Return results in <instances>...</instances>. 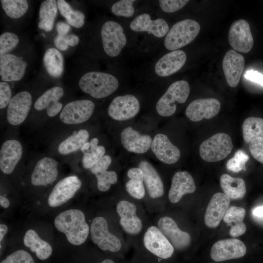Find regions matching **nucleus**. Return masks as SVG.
Wrapping results in <instances>:
<instances>
[{
	"instance_id": "nucleus-1",
	"label": "nucleus",
	"mask_w": 263,
	"mask_h": 263,
	"mask_svg": "<svg viewBox=\"0 0 263 263\" xmlns=\"http://www.w3.org/2000/svg\"><path fill=\"white\" fill-rule=\"evenodd\" d=\"M54 224L58 231L65 234L68 241L75 245L83 244L90 230L84 213L77 209L61 212L55 218Z\"/></svg>"
},
{
	"instance_id": "nucleus-2",
	"label": "nucleus",
	"mask_w": 263,
	"mask_h": 263,
	"mask_svg": "<svg viewBox=\"0 0 263 263\" xmlns=\"http://www.w3.org/2000/svg\"><path fill=\"white\" fill-rule=\"evenodd\" d=\"M79 87L92 97L100 99L115 92L119 83L114 75L106 73L92 71L84 74L80 78Z\"/></svg>"
},
{
	"instance_id": "nucleus-3",
	"label": "nucleus",
	"mask_w": 263,
	"mask_h": 263,
	"mask_svg": "<svg viewBox=\"0 0 263 263\" xmlns=\"http://www.w3.org/2000/svg\"><path fill=\"white\" fill-rule=\"evenodd\" d=\"M200 31L197 21L186 19L175 23L164 39L165 48L170 51L179 50L194 40Z\"/></svg>"
},
{
	"instance_id": "nucleus-4",
	"label": "nucleus",
	"mask_w": 263,
	"mask_h": 263,
	"mask_svg": "<svg viewBox=\"0 0 263 263\" xmlns=\"http://www.w3.org/2000/svg\"><path fill=\"white\" fill-rule=\"evenodd\" d=\"M190 93L188 82L184 80L171 84L156 104L157 113L161 116L169 117L176 112L177 103H184Z\"/></svg>"
},
{
	"instance_id": "nucleus-5",
	"label": "nucleus",
	"mask_w": 263,
	"mask_h": 263,
	"mask_svg": "<svg viewBox=\"0 0 263 263\" xmlns=\"http://www.w3.org/2000/svg\"><path fill=\"white\" fill-rule=\"evenodd\" d=\"M233 147L232 140L228 134L218 133L201 144L199 153L205 161L218 162L226 157L231 152Z\"/></svg>"
},
{
	"instance_id": "nucleus-6",
	"label": "nucleus",
	"mask_w": 263,
	"mask_h": 263,
	"mask_svg": "<svg viewBox=\"0 0 263 263\" xmlns=\"http://www.w3.org/2000/svg\"><path fill=\"white\" fill-rule=\"evenodd\" d=\"M102 46L106 54L111 57L118 56L127 43V38L122 26L113 20L106 21L101 29Z\"/></svg>"
},
{
	"instance_id": "nucleus-7",
	"label": "nucleus",
	"mask_w": 263,
	"mask_h": 263,
	"mask_svg": "<svg viewBox=\"0 0 263 263\" xmlns=\"http://www.w3.org/2000/svg\"><path fill=\"white\" fill-rule=\"evenodd\" d=\"M108 225L104 217L94 218L90 228L92 241L103 250L117 252L121 247V242L118 237L109 232Z\"/></svg>"
},
{
	"instance_id": "nucleus-8",
	"label": "nucleus",
	"mask_w": 263,
	"mask_h": 263,
	"mask_svg": "<svg viewBox=\"0 0 263 263\" xmlns=\"http://www.w3.org/2000/svg\"><path fill=\"white\" fill-rule=\"evenodd\" d=\"M140 109V102L133 94H127L114 98L108 109L109 116L114 120L123 121L135 117Z\"/></svg>"
},
{
	"instance_id": "nucleus-9",
	"label": "nucleus",
	"mask_w": 263,
	"mask_h": 263,
	"mask_svg": "<svg viewBox=\"0 0 263 263\" xmlns=\"http://www.w3.org/2000/svg\"><path fill=\"white\" fill-rule=\"evenodd\" d=\"M95 108L94 103L88 99L73 101L67 104L59 115L60 120L69 125L85 122L92 115Z\"/></svg>"
},
{
	"instance_id": "nucleus-10",
	"label": "nucleus",
	"mask_w": 263,
	"mask_h": 263,
	"mask_svg": "<svg viewBox=\"0 0 263 263\" xmlns=\"http://www.w3.org/2000/svg\"><path fill=\"white\" fill-rule=\"evenodd\" d=\"M228 41L234 50L246 53L251 50L254 41L247 21L240 19L232 23L228 32Z\"/></svg>"
},
{
	"instance_id": "nucleus-11",
	"label": "nucleus",
	"mask_w": 263,
	"mask_h": 263,
	"mask_svg": "<svg viewBox=\"0 0 263 263\" xmlns=\"http://www.w3.org/2000/svg\"><path fill=\"white\" fill-rule=\"evenodd\" d=\"M143 243L148 250L161 259L170 258L174 252L173 245L155 226L148 228L144 236Z\"/></svg>"
},
{
	"instance_id": "nucleus-12",
	"label": "nucleus",
	"mask_w": 263,
	"mask_h": 263,
	"mask_svg": "<svg viewBox=\"0 0 263 263\" xmlns=\"http://www.w3.org/2000/svg\"><path fill=\"white\" fill-rule=\"evenodd\" d=\"M81 182L76 176L65 177L60 180L50 193L48 203L53 207H59L68 202L80 188Z\"/></svg>"
},
{
	"instance_id": "nucleus-13",
	"label": "nucleus",
	"mask_w": 263,
	"mask_h": 263,
	"mask_svg": "<svg viewBox=\"0 0 263 263\" xmlns=\"http://www.w3.org/2000/svg\"><path fill=\"white\" fill-rule=\"evenodd\" d=\"M246 248L243 242L237 239H227L219 241L212 246L210 257L216 262H221L243 257Z\"/></svg>"
},
{
	"instance_id": "nucleus-14",
	"label": "nucleus",
	"mask_w": 263,
	"mask_h": 263,
	"mask_svg": "<svg viewBox=\"0 0 263 263\" xmlns=\"http://www.w3.org/2000/svg\"><path fill=\"white\" fill-rule=\"evenodd\" d=\"M32 102L31 94L22 91L14 96L10 101L6 112L8 123L14 126L19 125L26 118Z\"/></svg>"
},
{
	"instance_id": "nucleus-15",
	"label": "nucleus",
	"mask_w": 263,
	"mask_h": 263,
	"mask_svg": "<svg viewBox=\"0 0 263 263\" xmlns=\"http://www.w3.org/2000/svg\"><path fill=\"white\" fill-rule=\"evenodd\" d=\"M221 104L214 98L195 99L191 102L186 110L187 117L193 122H198L204 118L209 119L219 112Z\"/></svg>"
},
{
	"instance_id": "nucleus-16",
	"label": "nucleus",
	"mask_w": 263,
	"mask_h": 263,
	"mask_svg": "<svg viewBox=\"0 0 263 263\" xmlns=\"http://www.w3.org/2000/svg\"><path fill=\"white\" fill-rule=\"evenodd\" d=\"M130 29L136 32H147L155 37H165L169 31L167 22L162 18L152 19L147 13L141 14L136 17L130 24Z\"/></svg>"
},
{
	"instance_id": "nucleus-17",
	"label": "nucleus",
	"mask_w": 263,
	"mask_h": 263,
	"mask_svg": "<svg viewBox=\"0 0 263 263\" xmlns=\"http://www.w3.org/2000/svg\"><path fill=\"white\" fill-rule=\"evenodd\" d=\"M150 148L156 157L166 164L175 163L181 156L179 149L163 133H159L154 136Z\"/></svg>"
},
{
	"instance_id": "nucleus-18",
	"label": "nucleus",
	"mask_w": 263,
	"mask_h": 263,
	"mask_svg": "<svg viewBox=\"0 0 263 263\" xmlns=\"http://www.w3.org/2000/svg\"><path fill=\"white\" fill-rule=\"evenodd\" d=\"M158 226L175 248L184 249L190 244L191 238L189 234L181 230L171 218L168 216L161 217L158 222Z\"/></svg>"
},
{
	"instance_id": "nucleus-19",
	"label": "nucleus",
	"mask_w": 263,
	"mask_h": 263,
	"mask_svg": "<svg viewBox=\"0 0 263 263\" xmlns=\"http://www.w3.org/2000/svg\"><path fill=\"white\" fill-rule=\"evenodd\" d=\"M152 138L148 134H142L131 127L123 129L120 133L122 146L128 151L136 154L146 152L151 147Z\"/></svg>"
},
{
	"instance_id": "nucleus-20",
	"label": "nucleus",
	"mask_w": 263,
	"mask_h": 263,
	"mask_svg": "<svg viewBox=\"0 0 263 263\" xmlns=\"http://www.w3.org/2000/svg\"><path fill=\"white\" fill-rule=\"evenodd\" d=\"M244 65V56L236 51L230 49L225 53L222 66L226 82L229 86L234 88L237 86Z\"/></svg>"
},
{
	"instance_id": "nucleus-21",
	"label": "nucleus",
	"mask_w": 263,
	"mask_h": 263,
	"mask_svg": "<svg viewBox=\"0 0 263 263\" xmlns=\"http://www.w3.org/2000/svg\"><path fill=\"white\" fill-rule=\"evenodd\" d=\"M230 198L225 193H216L211 198L205 215L206 225L210 228L218 226L230 205Z\"/></svg>"
},
{
	"instance_id": "nucleus-22",
	"label": "nucleus",
	"mask_w": 263,
	"mask_h": 263,
	"mask_svg": "<svg viewBox=\"0 0 263 263\" xmlns=\"http://www.w3.org/2000/svg\"><path fill=\"white\" fill-rule=\"evenodd\" d=\"M27 63L19 57L7 54L0 59V75L4 82L19 81L24 76Z\"/></svg>"
},
{
	"instance_id": "nucleus-23",
	"label": "nucleus",
	"mask_w": 263,
	"mask_h": 263,
	"mask_svg": "<svg viewBox=\"0 0 263 263\" xmlns=\"http://www.w3.org/2000/svg\"><path fill=\"white\" fill-rule=\"evenodd\" d=\"M187 60L186 53L177 50L168 53L156 62L154 66L155 74L160 77H167L179 71Z\"/></svg>"
},
{
	"instance_id": "nucleus-24",
	"label": "nucleus",
	"mask_w": 263,
	"mask_h": 263,
	"mask_svg": "<svg viewBox=\"0 0 263 263\" xmlns=\"http://www.w3.org/2000/svg\"><path fill=\"white\" fill-rule=\"evenodd\" d=\"M116 210L120 217V224L123 230L130 234H138L142 230V223L136 214V206L129 201L118 202Z\"/></svg>"
},
{
	"instance_id": "nucleus-25",
	"label": "nucleus",
	"mask_w": 263,
	"mask_h": 263,
	"mask_svg": "<svg viewBox=\"0 0 263 263\" xmlns=\"http://www.w3.org/2000/svg\"><path fill=\"white\" fill-rule=\"evenodd\" d=\"M58 162L45 157L37 163L31 175V183L36 186H46L54 182L58 175Z\"/></svg>"
},
{
	"instance_id": "nucleus-26",
	"label": "nucleus",
	"mask_w": 263,
	"mask_h": 263,
	"mask_svg": "<svg viewBox=\"0 0 263 263\" xmlns=\"http://www.w3.org/2000/svg\"><path fill=\"white\" fill-rule=\"evenodd\" d=\"M22 154L20 143L14 139L8 140L2 145L0 150V168L5 174L11 173Z\"/></svg>"
},
{
	"instance_id": "nucleus-27",
	"label": "nucleus",
	"mask_w": 263,
	"mask_h": 263,
	"mask_svg": "<svg viewBox=\"0 0 263 263\" xmlns=\"http://www.w3.org/2000/svg\"><path fill=\"white\" fill-rule=\"evenodd\" d=\"M196 186L192 176L186 171H178L173 176L169 192V199L172 203H178L188 193H192Z\"/></svg>"
},
{
	"instance_id": "nucleus-28",
	"label": "nucleus",
	"mask_w": 263,
	"mask_h": 263,
	"mask_svg": "<svg viewBox=\"0 0 263 263\" xmlns=\"http://www.w3.org/2000/svg\"><path fill=\"white\" fill-rule=\"evenodd\" d=\"M64 94L63 89L56 86L45 92L36 101L35 108L38 111L46 110L47 114L50 117L57 114L62 108V104L58 100Z\"/></svg>"
},
{
	"instance_id": "nucleus-29",
	"label": "nucleus",
	"mask_w": 263,
	"mask_h": 263,
	"mask_svg": "<svg viewBox=\"0 0 263 263\" xmlns=\"http://www.w3.org/2000/svg\"><path fill=\"white\" fill-rule=\"evenodd\" d=\"M144 174V182L150 197L156 199L164 194V185L158 172L151 163L146 160L139 163Z\"/></svg>"
},
{
	"instance_id": "nucleus-30",
	"label": "nucleus",
	"mask_w": 263,
	"mask_h": 263,
	"mask_svg": "<svg viewBox=\"0 0 263 263\" xmlns=\"http://www.w3.org/2000/svg\"><path fill=\"white\" fill-rule=\"evenodd\" d=\"M245 215V210L239 207H231L226 211L223 220L230 226L229 234L231 237H238L246 231V225L244 223Z\"/></svg>"
},
{
	"instance_id": "nucleus-31",
	"label": "nucleus",
	"mask_w": 263,
	"mask_h": 263,
	"mask_svg": "<svg viewBox=\"0 0 263 263\" xmlns=\"http://www.w3.org/2000/svg\"><path fill=\"white\" fill-rule=\"evenodd\" d=\"M23 241L24 245L30 248L31 251L35 252L40 260H46L52 254V247L51 245L41 239L33 229H29L26 232Z\"/></svg>"
},
{
	"instance_id": "nucleus-32",
	"label": "nucleus",
	"mask_w": 263,
	"mask_h": 263,
	"mask_svg": "<svg viewBox=\"0 0 263 263\" xmlns=\"http://www.w3.org/2000/svg\"><path fill=\"white\" fill-rule=\"evenodd\" d=\"M220 185L224 193L230 199H241L245 195V182L241 178L232 177L224 174L220 177Z\"/></svg>"
},
{
	"instance_id": "nucleus-33",
	"label": "nucleus",
	"mask_w": 263,
	"mask_h": 263,
	"mask_svg": "<svg viewBox=\"0 0 263 263\" xmlns=\"http://www.w3.org/2000/svg\"><path fill=\"white\" fill-rule=\"evenodd\" d=\"M57 1L55 0L43 1L39 11L38 27L46 32L50 31L53 27L55 19L57 13Z\"/></svg>"
},
{
	"instance_id": "nucleus-34",
	"label": "nucleus",
	"mask_w": 263,
	"mask_h": 263,
	"mask_svg": "<svg viewBox=\"0 0 263 263\" xmlns=\"http://www.w3.org/2000/svg\"><path fill=\"white\" fill-rule=\"evenodd\" d=\"M43 62L47 73L54 77L60 76L63 72V58L60 52L55 48L45 52Z\"/></svg>"
},
{
	"instance_id": "nucleus-35",
	"label": "nucleus",
	"mask_w": 263,
	"mask_h": 263,
	"mask_svg": "<svg viewBox=\"0 0 263 263\" xmlns=\"http://www.w3.org/2000/svg\"><path fill=\"white\" fill-rule=\"evenodd\" d=\"M89 138V133L85 129H81L64 141L58 146V151L63 155L68 154L81 149L87 142Z\"/></svg>"
},
{
	"instance_id": "nucleus-36",
	"label": "nucleus",
	"mask_w": 263,
	"mask_h": 263,
	"mask_svg": "<svg viewBox=\"0 0 263 263\" xmlns=\"http://www.w3.org/2000/svg\"><path fill=\"white\" fill-rule=\"evenodd\" d=\"M244 141L249 143L257 137H263V119L250 117L244 120L242 125Z\"/></svg>"
},
{
	"instance_id": "nucleus-37",
	"label": "nucleus",
	"mask_w": 263,
	"mask_h": 263,
	"mask_svg": "<svg viewBox=\"0 0 263 263\" xmlns=\"http://www.w3.org/2000/svg\"><path fill=\"white\" fill-rule=\"evenodd\" d=\"M56 1L60 14L70 25L76 28H81L84 25L85 16L82 12L72 9L65 0H58Z\"/></svg>"
},
{
	"instance_id": "nucleus-38",
	"label": "nucleus",
	"mask_w": 263,
	"mask_h": 263,
	"mask_svg": "<svg viewBox=\"0 0 263 263\" xmlns=\"http://www.w3.org/2000/svg\"><path fill=\"white\" fill-rule=\"evenodd\" d=\"M2 8L7 16L12 19H19L23 16L28 8L25 0H1Z\"/></svg>"
},
{
	"instance_id": "nucleus-39",
	"label": "nucleus",
	"mask_w": 263,
	"mask_h": 263,
	"mask_svg": "<svg viewBox=\"0 0 263 263\" xmlns=\"http://www.w3.org/2000/svg\"><path fill=\"white\" fill-rule=\"evenodd\" d=\"M134 0H121L113 4L111 11L116 16L125 18L132 17L134 14Z\"/></svg>"
},
{
	"instance_id": "nucleus-40",
	"label": "nucleus",
	"mask_w": 263,
	"mask_h": 263,
	"mask_svg": "<svg viewBox=\"0 0 263 263\" xmlns=\"http://www.w3.org/2000/svg\"><path fill=\"white\" fill-rule=\"evenodd\" d=\"M95 176L98 189L103 192L108 190L111 185L115 184L118 180L117 174L113 170H106Z\"/></svg>"
},
{
	"instance_id": "nucleus-41",
	"label": "nucleus",
	"mask_w": 263,
	"mask_h": 263,
	"mask_svg": "<svg viewBox=\"0 0 263 263\" xmlns=\"http://www.w3.org/2000/svg\"><path fill=\"white\" fill-rule=\"evenodd\" d=\"M249 159V156L243 150H239L236 152L234 156L229 159L226 165L229 170L238 172L242 170H245V163Z\"/></svg>"
},
{
	"instance_id": "nucleus-42",
	"label": "nucleus",
	"mask_w": 263,
	"mask_h": 263,
	"mask_svg": "<svg viewBox=\"0 0 263 263\" xmlns=\"http://www.w3.org/2000/svg\"><path fill=\"white\" fill-rule=\"evenodd\" d=\"M19 37L14 33L5 32L0 36V56L6 55L19 43Z\"/></svg>"
},
{
	"instance_id": "nucleus-43",
	"label": "nucleus",
	"mask_w": 263,
	"mask_h": 263,
	"mask_svg": "<svg viewBox=\"0 0 263 263\" xmlns=\"http://www.w3.org/2000/svg\"><path fill=\"white\" fill-rule=\"evenodd\" d=\"M106 150L103 146H98L96 148L84 153L82 164L84 168L91 169L104 155Z\"/></svg>"
},
{
	"instance_id": "nucleus-44",
	"label": "nucleus",
	"mask_w": 263,
	"mask_h": 263,
	"mask_svg": "<svg viewBox=\"0 0 263 263\" xmlns=\"http://www.w3.org/2000/svg\"><path fill=\"white\" fill-rule=\"evenodd\" d=\"M127 192L132 197L141 199L145 194V189L142 181L130 179L126 184Z\"/></svg>"
},
{
	"instance_id": "nucleus-45",
	"label": "nucleus",
	"mask_w": 263,
	"mask_h": 263,
	"mask_svg": "<svg viewBox=\"0 0 263 263\" xmlns=\"http://www.w3.org/2000/svg\"><path fill=\"white\" fill-rule=\"evenodd\" d=\"M0 263H35L31 256L26 251L19 250L8 256Z\"/></svg>"
},
{
	"instance_id": "nucleus-46",
	"label": "nucleus",
	"mask_w": 263,
	"mask_h": 263,
	"mask_svg": "<svg viewBox=\"0 0 263 263\" xmlns=\"http://www.w3.org/2000/svg\"><path fill=\"white\" fill-rule=\"evenodd\" d=\"M189 0H160L158 1L161 10L166 13H174L182 9Z\"/></svg>"
},
{
	"instance_id": "nucleus-47",
	"label": "nucleus",
	"mask_w": 263,
	"mask_h": 263,
	"mask_svg": "<svg viewBox=\"0 0 263 263\" xmlns=\"http://www.w3.org/2000/svg\"><path fill=\"white\" fill-rule=\"evenodd\" d=\"M249 149L252 156L263 164V137H257L251 141Z\"/></svg>"
},
{
	"instance_id": "nucleus-48",
	"label": "nucleus",
	"mask_w": 263,
	"mask_h": 263,
	"mask_svg": "<svg viewBox=\"0 0 263 263\" xmlns=\"http://www.w3.org/2000/svg\"><path fill=\"white\" fill-rule=\"evenodd\" d=\"M12 92L9 85L6 82H0V108L7 106L12 99Z\"/></svg>"
},
{
	"instance_id": "nucleus-49",
	"label": "nucleus",
	"mask_w": 263,
	"mask_h": 263,
	"mask_svg": "<svg viewBox=\"0 0 263 263\" xmlns=\"http://www.w3.org/2000/svg\"><path fill=\"white\" fill-rule=\"evenodd\" d=\"M112 159L108 155H104L91 169V171L95 175L107 170L111 164Z\"/></svg>"
},
{
	"instance_id": "nucleus-50",
	"label": "nucleus",
	"mask_w": 263,
	"mask_h": 263,
	"mask_svg": "<svg viewBox=\"0 0 263 263\" xmlns=\"http://www.w3.org/2000/svg\"><path fill=\"white\" fill-rule=\"evenodd\" d=\"M244 77L263 86V75L256 71L250 70L246 71Z\"/></svg>"
},
{
	"instance_id": "nucleus-51",
	"label": "nucleus",
	"mask_w": 263,
	"mask_h": 263,
	"mask_svg": "<svg viewBox=\"0 0 263 263\" xmlns=\"http://www.w3.org/2000/svg\"><path fill=\"white\" fill-rule=\"evenodd\" d=\"M127 175L130 179L144 181V174L140 168H132L129 169L127 172Z\"/></svg>"
},
{
	"instance_id": "nucleus-52",
	"label": "nucleus",
	"mask_w": 263,
	"mask_h": 263,
	"mask_svg": "<svg viewBox=\"0 0 263 263\" xmlns=\"http://www.w3.org/2000/svg\"><path fill=\"white\" fill-rule=\"evenodd\" d=\"M56 46L58 49L65 51L68 48V45L66 41L65 36L57 35L54 40Z\"/></svg>"
},
{
	"instance_id": "nucleus-53",
	"label": "nucleus",
	"mask_w": 263,
	"mask_h": 263,
	"mask_svg": "<svg viewBox=\"0 0 263 263\" xmlns=\"http://www.w3.org/2000/svg\"><path fill=\"white\" fill-rule=\"evenodd\" d=\"M56 29L58 35L66 36L70 31V27L67 23L64 22L60 21L57 23Z\"/></svg>"
},
{
	"instance_id": "nucleus-54",
	"label": "nucleus",
	"mask_w": 263,
	"mask_h": 263,
	"mask_svg": "<svg viewBox=\"0 0 263 263\" xmlns=\"http://www.w3.org/2000/svg\"><path fill=\"white\" fill-rule=\"evenodd\" d=\"M65 38L68 45L74 46L76 45L79 41V38L74 34L67 35Z\"/></svg>"
},
{
	"instance_id": "nucleus-55",
	"label": "nucleus",
	"mask_w": 263,
	"mask_h": 263,
	"mask_svg": "<svg viewBox=\"0 0 263 263\" xmlns=\"http://www.w3.org/2000/svg\"><path fill=\"white\" fill-rule=\"evenodd\" d=\"M252 213L256 217L263 218V206L256 207L253 209Z\"/></svg>"
},
{
	"instance_id": "nucleus-56",
	"label": "nucleus",
	"mask_w": 263,
	"mask_h": 263,
	"mask_svg": "<svg viewBox=\"0 0 263 263\" xmlns=\"http://www.w3.org/2000/svg\"><path fill=\"white\" fill-rule=\"evenodd\" d=\"M0 204L2 207L7 208L10 205V202L7 198L1 195L0 196Z\"/></svg>"
},
{
	"instance_id": "nucleus-57",
	"label": "nucleus",
	"mask_w": 263,
	"mask_h": 263,
	"mask_svg": "<svg viewBox=\"0 0 263 263\" xmlns=\"http://www.w3.org/2000/svg\"><path fill=\"white\" fill-rule=\"evenodd\" d=\"M8 231L7 226L4 224L0 225V241L1 242Z\"/></svg>"
},
{
	"instance_id": "nucleus-58",
	"label": "nucleus",
	"mask_w": 263,
	"mask_h": 263,
	"mask_svg": "<svg viewBox=\"0 0 263 263\" xmlns=\"http://www.w3.org/2000/svg\"><path fill=\"white\" fill-rule=\"evenodd\" d=\"M98 142H99V140L98 138H93L90 142V150H94L98 146Z\"/></svg>"
},
{
	"instance_id": "nucleus-59",
	"label": "nucleus",
	"mask_w": 263,
	"mask_h": 263,
	"mask_svg": "<svg viewBox=\"0 0 263 263\" xmlns=\"http://www.w3.org/2000/svg\"><path fill=\"white\" fill-rule=\"evenodd\" d=\"M90 148V142H87L81 148V150L84 153L88 151Z\"/></svg>"
},
{
	"instance_id": "nucleus-60",
	"label": "nucleus",
	"mask_w": 263,
	"mask_h": 263,
	"mask_svg": "<svg viewBox=\"0 0 263 263\" xmlns=\"http://www.w3.org/2000/svg\"><path fill=\"white\" fill-rule=\"evenodd\" d=\"M101 263H115L112 260L106 259L103 261Z\"/></svg>"
}]
</instances>
